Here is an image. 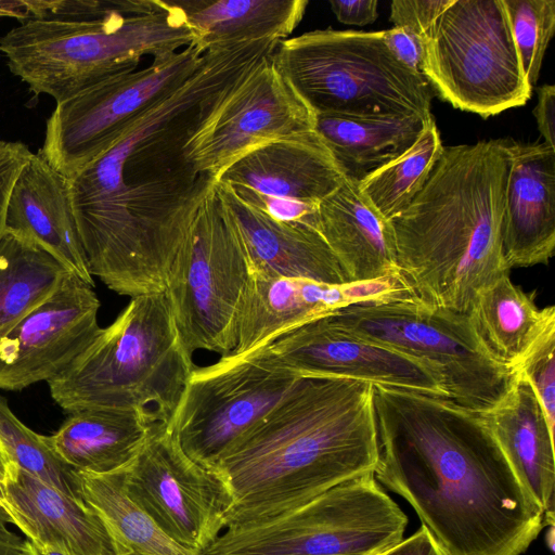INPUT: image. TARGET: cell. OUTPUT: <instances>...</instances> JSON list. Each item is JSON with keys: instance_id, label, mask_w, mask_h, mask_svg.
Returning <instances> with one entry per match:
<instances>
[{"instance_id": "obj_1", "label": "cell", "mask_w": 555, "mask_h": 555, "mask_svg": "<svg viewBox=\"0 0 555 555\" xmlns=\"http://www.w3.org/2000/svg\"><path fill=\"white\" fill-rule=\"evenodd\" d=\"M276 41L204 53L181 83L142 109L113 145L68 178L89 271L131 298L165 293L195 202L211 178L184 157L191 134Z\"/></svg>"}, {"instance_id": "obj_2", "label": "cell", "mask_w": 555, "mask_h": 555, "mask_svg": "<svg viewBox=\"0 0 555 555\" xmlns=\"http://www.w3.org/2000/svg\"><path fill=\"white\" fill-rule=\"evenodd\" d=\"M376 480L402 496L448 555H521L545 527L478 412L374 385Z\"/></svg>"}, {"instance_id": "obj_3", "label": "cell", "mask_w": 555, "mask_h": 555, "mask_svg": "<svg viewBox=\"0 0 555 555\" xmlns=\"http://www.w3.org/2000/svg\"><path fill=\"white\" fill-rule=\"evenodd\" d=\"M377 461L374 385L304 375L217 464L234 500L225 529L287 513Z\"/></svg>"}, {"instance_id": "obj_4", "label": "cell", "mask_w": 555, "mask_h": 555, "mask_svg": "<svg viewBox=\"0 0 555 555\" xmlns=\"http://www.w3.org/2000/svg\"><path fill=\"white\" fill-rule=\"evenodd\" d=\"M509 164L507 139L443 146L421 191L389 220L414 298L468 313L481 289L509 274L502 249Z\"/></svg>"}, {"instance_id": "obj_5", "label": "cell", "mask_w": 555, "mask_h": 555, "mask_svg": "<svg viewBox=\"0 0 555 555\" xmlns=\"http://www.w3.org/2000/svg\"><path fill=\"white\" fill-rule=\"evenodd\" d=\"M193 41L175 0H114L95 17L22 22L0 37V52L35 94L60 103L138 68L142 56L172 54Z\"/></svg>"}, {"instance_id": "obj_6", "label": "cell", "mask_w": 555, "mask_h": 555, "mask_svg": "<svg viewBox=\"0 0 555 555\" xmlns=\"http://www.w3.org/2000/svg\"><path fill=\"white\" fill-rule=\"evenodd\" d=\"M193 370L160 293L131 298L48 385L52 399L69 414L96 408L140 410L169 423Z\"/></svg>"}, {"instance_id": "obj_7", "label": "cell", "mask_w": 555, "mask_h": 555, "mask_svg": "<svg viewBox=\"0 0 555 555\" xmlns=\"http://www.w3.org/2000/svg\"><path fill=\"white\" fill-rule=\"evenodd\" d=\"M271 60L314 115H433L431 86L392 55L383 31L304 33L280 41Z\"/></svg>"}, {"instance_id": "obj_8", "label": "cell", "mask_w": 555, "mask_h": 555, "mask_svg": "<svg viewBox=\"0 0 555 555\" xmlns=\"http://www.w3.org/2000/svg\"><path fill=\"white\" fill-rule=\"evenodd\" d=\"M251 269L232 215L212 179L197 197L165 294L189 354L228 357Z\"/></svg>"}, {"instance_id": "obj_9", "label": "cell", "mask_w": 555, "mask_h": 555, "mask_svg": "<svg viewBox=\"0 0 555 555\" xmlns=\"http://www.w3.org/2000/svg\"><path fill=\"white\" fill-rule=\"evenodd\" d=\"M408 521L366 473L274 518L227 528L202 555H376L403 540Z\"/></svg>"}, {"instance_id": "obj_10", "label": "cell", "mask_w": 555, "mask_h": 555, "mask_svg": "<svg viewBox=\"0 0 555 555\" xmlns=\"http://www.w3.org/2000/svg\"><path fill=\"white\" fill-rule=\"evenodd\" d=\"M335 325L435 366L449 399L475 412L493 406L514 371L488 350L469 319L414 297L352 305L327 315Z\"/></svg>"}, {"instance_id": "obj_11", "label": "cell", "mask_w": 555, "mask_h": 555, "mask_svg": "<svg viewBox=\"0 0 555 555\" xmlns=\"http://www.w3.org/2000/svg\"><path fill=\"white\" fill-rule=\"evenodd\" d=\"M424 43L422 73L455 108L487 118L531 98L503 0H453Z\"/></svg>"}, {"instance_id": "obj_12", "label": "cell", "mask_w": 555, "mask_h": 555, "mask_svg": "<svg viewBox=\"0 0 555 555\" xmlns=\"http://www.w3.org/2000/svg\"><path fill=\"white\" fill-rule=\"evenodd\" d=\"M304 375L261 348L221 357L194 367L168 425L190 459L215 469Z\"/></svg>"}, {"instance_id": "obj_13", "label": "cell", "mask_w": 555, "mask_h": 555, "mask_svg": "<svg viewBox=\"0 0 555 555\" xmlns=\"http://www.w3.org/2000/svg\"><path fill=\"white\" fill-rule=\"evenodd\" d=\"M203 55L191 43L56 103L39 153L65 177L75 176L103 155L142 109L185 80Z\"/></svg>"}, {"instance_id": "obj_14", "label": "cell", "mask_w": 555, "mask_h": 555, "mask_svg": "<svg viewBox=\"0 0 555 555\" xmlns=\"http://www.w3.org/2000/svg\"><path fill=\"white\" fill-rule=\"evenodd\" d=\"M121 474L128 496L191 553L202 555L225 528L234 503L228 482L190 459L168 423L153 425Z\"/></svg>"}, {"instance_id": "obj_15", "label": "cell", "mask_w": 555, "mask_h": 555, "mask_svg": "<svg viewBox=\"0 0 555 555\" xmlns=\"http://www.w3.org/2000/svg\"><path fill=\"white\" fill-rule=\"evenodd\" d=\"M271 55L221 98L184 144V157L197 173L215 180L251 150L314 129L315 115Z\"/></svg>"}, {"instance_id": "obj_16", "label": "cell", "mask_w": 555, "mask_h": 555, "mask_svg": "<svg viewBox=\"0 0 555 555\" xmlns=\"http://www.w3.org/2000/svg\"><path fill=\"white\" fill-rule=\"evenodd\" d=\"M259 348L305 375L357 379L449 399L435 366L353 335L327 315L292 328Z\"/></svg>"}, {"instance_id": "obj_17", "label": "cell", "mask_w": 555, "mask_h": 555, "mask_svg": "<svg viewBox=\"0 0 555 555\" xmlns=\"http://www.w3.org/2000/svg\"><path fill=\"white\" fill-rule=\"evenodd\" d=\"M94 287L67 273L59 287L0 338V389L17 391L61 374L101 327Z\"/></svg>"}, {"instance_id": "obj_18", "label": "cell", "mask_w": 555, "mask_h": 555, "mask_svg": "<svg viewBox=\"0 0 555 555\" xmlns=\"http://www.w3.org/2000/svg\"><path fill=\"white\" fill-rule=\"evenodd\" d=\"M410 297L401 276L326 284L251 272L237 313L236 346L229 356H245L292 328L352 305Z\"/></svg>"}, {"instance_id": "obj_19", "label": "cell", "mask_w": 555, "mask_h": 555, "mask_svg": "<svg viewBox=\"0 0 555 555\" xmlns=\"http://www.w3.org/2000/svg\"><path fill=\"white\" fill-rule=\"evenodd\" d=\"M511 157L502 228L509 269L547 264L555 247V149L508 140Z\"/></svg>"}, {"instance_id": "obj_20", "label": "cell", "mask_w": 555, "mask_h": 555, "mask_svg": "<svg viewBox=\"0 0 555 555\" xmlns=\"http://www.w3.org/2000/svg\"><path fill=\"white\" fill-rule=\"evenodd\" d=\"M4 507L26 539L68 555H127L85 502L10 463Z\"/></svg>"}, {"instance_id": "obj_21", "label": "cell", "mask_w": 555, "mask_h": 555, "mask_svg": "<svg viewBox=\"0 0 555 555\" xmlns=\"http://www.w3.org/2000/svg\"><path fill=\"white\" fill-rule=\"evenodd\" d=\"M345 178L330 150L312 130L251 150L215 181L273 199L319 205Z\"/></svg>"}, {"instance_id": "obj_22", "label": "cell", "mask_w": 555, "mask_h": 555, "mask_svg": "<svg viewBox=\"0 0 555 555\" xmlns=\"http://www.w3.org/2000/svg\"><path fill=\"white\" fill-rule=\"evenodd\" d=\"M5 231L33 241L69 273L94 287L70 202L68 178L39 152L30 154L13 183Z\"/></svg>"}, {"instance_id": "obj_23", "label": "cell", "mask_w": 555, "mask_h": 555, "mask_svg": "<svg viewBox=\"0 0 555 555\" xmlns=\"http://www.w3.org/2000/svg\"><path fill=\"white\" fill-rule=\"evenodd\" d=\"M217 184L243 241L251 272L326 284L350 283L315 228L275 221L244 203L229 188Z\"/></svg>"}, {"instance_id": "obj_24", "label": "cell", "mask_w": 555, "mask_h": 555, "mask_svg": "<svg viewBox=\"0 0 555 555\" xmlns=\"http://www.w3.org/2000/svg\"><path fill=\"white\" fill-rule=\"evenodd\" d=\"M478 413L519 480L543 509L545 526H554V433L527 378L514 372L504 396Z\"/></svg>"}, {"instance_id": "obj_25", "label": "cell", "mask_w": 555, "mask_h": 555, "mask_svg": "<svg viewBox=\"0 0 555 555\" xmlns=\"http://www.w3.org/2000/svg\"><path fill=\"white\" fill-rule=\"evenodd\" d=\"M318 230L349 282L400 276L390 222L362 194L358 181L345 178L319 203Z\"/></svg>"}, {"instance_id": "obj_26", "label": "cell", "mask_w": 555, "mask_h": 555, "mask_svg": "<svg viewBox=\"0 0 555 555\" xmlns=\"http://www.w3.org/2000/svg\"><path fill=\"white\" fill-rule=\"evenodd\" d=\"M155 423L140 410L85 409L70 413L46 440L74 470L106 475L131 463Z\"/></svg>"}, {"instance_id": "obj_27", "label": "cell", "mask_w": 555, "mask_h": 555, "mask_svg": "<svg viewBox=\"0 0 555 555\" xmlns=\"http://www.w3.org/2000/svg\"><path fill=\"white\" fill-rule=\"evenodd\" d=\"M203 52L262 39L282 41L301 22L307 0H175Z\"/></svg>"}, {"instance_id": "obj_28", "label": "cell", "mask_w": 555, "mask_h": 555, "mask_svg": "<svg viewBox=\"0 0 555 555\" xmlns=\"http://www.w3.org/2000/svg\"><path fill=\"white\" fill-rule=\"evenodd\" d=\"M429 117L417 114L372 118L315 115L313 130L344 176L359 182L412 147Z\"/></svg>"}, {"instance_id": "obj_29", "label": "cell", "mask_w": 555, "mask_h": 555, "mask_svg": "<svg viewBox=\"0 0 555 555\" xmlns=\"http://www.w3.org/2000/svg\"><path fill=\"white\" fill-rule=\"evenodd\" d=\"M534 296L505 274L477 294L468 312L490 353L513 371L532 345L555 326V307L539 308Z\"/></svg>"}, {"instance_id": "obj_30", "label": "cell", "mask_w": 555, "mask_h": 555, "mask_svg": "<svg viewBox=\"0 0 555 555\" xmlns=\"http://www.w3.org/2000/svg\"><path fill=\"white\" fill-rule=\"evenodd\" d=\"M67 273L39 245L5 231L0 238V338L43 302Z\"/></svg>"}, {"instance_id": "obj_31", "label": "cell", "mask_w": 555, "mask_h": 555, "mask_svg": "<svg viewBox=\"0 0 555 555\" xmlns=\"http://www.w3.org/2000/svg\"><path fill=\"white\" fill-rule=\"evenodd\" d=\"M77 474L83 502L102 518L127 555H195L169 538L128 496L121 470Z\"/></svg>"}, {"instance_id": "obj_32", "label": "cell", "mask_w": 555, "mask_h": 555, "mask_svg": "<svg viewBox=\"0 0 555 555\" xmlns=\"http://www.w3.org/2000/svg\"><path fill=\"white\" fill-rule=\"evenodd\" d=\"M443 150L431 115L406 152L359 181V189L386 220L401 214L421 191Z\"/></svg>"}, {"instance_id": "obj_33", "label": "cell", "mask_w": 555, "mask_h": 555, "mask_svg": "<svg viewBox=\"0 0 555 555\" xmlns=\"http://www.w3.org/2000/svg\"><path fill=\"white\" fill-rule=\"evenodd\" d=\"M0 441L9 461L66 495L83 502L79 477L48 444L46 436L24 425L0 397Z\"/></svg>"}, {"instance_id": "obj_34", "label": "cell", "mask_w": 555, "mask_h": 555, "mask_svg": "<svg viewBox=\"0 0 555 555\" xmlns=\"http://www.w3.org/2000/svg\"><path fill=\"white\" fill-rule=\"evenodd\" d=\"M525 76L532 87L555 31L554 0H503Z\"/></svg>"}, {"instance_id": "obj_35", "label": "cell", "mask_w": 555, "mask_h": 555, "mask_svg": "<svg viewBox=\"0 0 555 555\" xmlns=\"http://www.w3.org/2000/svg\"><path fill=\"white\" fill-rule=\"evenodd\" d=\"M555 326L550 327L528 350L514 372L531 385L542 406L548 427L555 426Z\"/></svg>"}, {"instance_id": "obj_36", "label": "cell", "mask_w": 555, "mask_h": 555, "mask_svg": "<svg viewBox=\"0 0 555 555\" xmlns=\"http://www.w3.org/2000/svg\"><path fill=\"white\" fill-rule=\"evenodd\" d=\"M453 0H395L390 4V21L395 27H405L425 39L433 24Z\"/></svg>"}, {"instance_id": "obj_37", "label": "cell", "mask_w": 555, "mask_h": 555, "mask_svg": "<svg viewBox=\"0 0 555 555\" xmlns=\"http://www.w3.org/2000/svg\"><path fill=\"white\" fill-rule=\"evenodd\" d=\"M26 144L0 140V238L5 233V215L13 183L30 156Z\"/></svg>"}, {"instance_id": "obj_38", "label": "cell", "mask_w": 555, "mask_h": 555, "mask_svg": "<svg viewBox=\"0 0 555 555\" xmlns=\"http://www.w3.org/2000/svg\"><path fill=\"white\" fill-rule=\"evenodd\" d=\"M386 47L404 66L415 73H422L425 43L424 39L405 27L383 30Z\"/></svg>"}, {"instance_id": "obj_39", "label": "cell", "mask_w": 555, "mask_h": 555, "mask_svg": "<svg viewBox=\"0 0 555 555\" xmlns=\"http://www.w3.org/2000/svg\"><path fill=\"white\" fill-rule=\"evenodd\" d=\"M377 4L376 0L330 1L331 9L340 23L356 26L375 22L378 15Z\"/></svg>"}, {"instance_id": "obj_40", "label": "cell", "mask_w": 555, "mask_h": 555, "mask_svg": "<svg viewBox=\"0 0 555 555\" xmlns=\"http://www.w3.org/2000/svg\"><path fill=\"white\" fill-rule=\"evenodd\" d=\"M538 101L533 108L538 129L544 143L555 149V87L542 85L537 89Z\"/></svg>"}, {"instance_id": "obj_41", "label": "cell", "mask_w": 555, "mask_h": 555, "mask_svg": "<svg viewBox=\"0 0 555 555\" xmlns=\"http://www.w3.org/2000/svg\"><path fill=\"white\" fill-rule=\"evenodd\" d=\"M376 555H448L424 525L406 539Z\"/></svg>"}, {"instance_id": "obj_42", "label": "cell", "mask_w": 555, "mask_h": 555, "mask_svg": "<svg viewBox=\"0 0 555 555\" xmlns=\"http://www.w3.org/2000/svg\"><path fill=\"white\" fill-rule=\"evenodd\" d=\"M0 555H27L26 539H22L7 528L0 529Z\"/></svg>"}, {"instance_id": "obj_43", "label": "cell", "mask_w": 555, "mask_h": 555, "mask_svg": "<svg viewBox=\"0 0 555 555\" xmlns=\"http://www.w3.org/2000/svg\"><path fill=\"white\" fill-rule=\"evenodd\" d=\"M10 461L0 441V505L4 507V481L7 478Z\"/></svg>"}, {"instance_id": "obj_44", "label": "cell", "mask_w": 555, "mask_h": 555, "mask_svg": "<svg viewBox=\"0 0 555 555\" xmlns=\"http://www.w3.org/2000/svg\"><path fill=\"white\" fill-rule=\"evenodd\" d=\"M26 553L27 555H68L61 551L40 546L28 539H26Z\"/></svg>"}, {"instance_id": "obj_45", "label": "cell", "mask_w": 555, "mask_h": 555, "mask_svg": "<svg viewBox=\"0 0 555 555\" xmlns=\"http://www.w3.org/2000/svg\"><path fill=\"white\" fill-rule=\"evenodd\" d=\"M21 5L18 1L0 0V17H14L20 16Z\"/></svg>"}, {"instance_id": "obj_46", "label": "cell", "mask_w": 555, "mask_h": 555, "mask_svg": "<svg viewBox=\"0 0 555 555\" xmlns=\"http://www.w3.org/2000/svg\"><path fill=\"white\" fill-rule=\"evenodd\" d=\"M7 524H13L9 513L0 505V529L7 528Z\"/></svg>"}, {"instance_id": "obj_47", "label": "cell", "mask_w": 555, "mask_h": 555, "mask_svg": "<svg viewBox=\"0 0 555 555\" xmlns=\"http://www.w3.org/2000/svg\"><path fill=\"white\" fill-rule=\"evenodd\" d=\"M548 527H550V533L548 534L546 533V544L550 547V550L553 552L554 551V526H548Z\"/></svg>"}]
</instances>
